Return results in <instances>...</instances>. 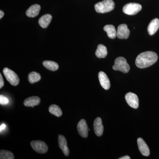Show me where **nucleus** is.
<instances>
[{
    "label": "nucleus",
    "mask_w": 159,
    "mask_h": 159,
    "mask_svg": "<svg viewBox=\"0 0 159 159\" xmlns=\"http://www.w3.org/2000/svg\"><path fill=\"white\" fill-rule=\"evenodd\" d=\"M3 73L6 79L9 81L11 85L16 86L20 82V79L17 74L8 68H5L3 70Z\"/></svg>",
    "instance_id": "nucleus-4"
},
{
    "label": "nucleus",
    "mask_w": 159,
    "mask_h": 159,
    "mask_svg": "<svg viewBox=\"0 0 159 159\" xmlns=\"http://www.w3.org/2000/svg\"><path fill=\"white\" fill-rule=\"evenodd\" d=\"M9 100L8 98H6V97L2 95H1L0 96V104L1 105H7V104H9Z\"/></svg>",
    "instance_id": "nucleus-24"
},
{
    "label": "nucleus",
    "mask_w": 159,
    "mask_h": 159,
    "mask_svg": "<svg viewBox=\"0 0 159 159\" xmlns=\"http://www.w3.org/2000/svg\"><path fill=\"white\" fill-rule=\"evenodd\" d=\"M115 4L112 0H103L95 5V9L98 13L109 12L115 8Z\"/></svg>",
    "instance_id": "nucleus-2"
},
{
    "label": "nucleus",
    "mask_w": 159,
    "mask_h": 159,
    "mask_svg": "<svg viewBox=\"0 0 159 159\" xmlns=\"http://www.w3.org/2000/svg\"><path fill=\"white\" fill-rule=\"evenodd\" d=\"M41 79V77L39 73L35 72H32L29 74L28 76V79L29 82L31 84H34L39 81Z\"/></svg>",
    "instance_id": "nucleus-22"
},
{
    "label": "nucleus",
    "mask_w": 159,
    "mask_h": 159,
    "mask_svg": "<svg viewBox=\"0 0 159 159\" xmlns=\"http://www.w3.org/2000/svg\"><path fill=\"white\" fill-rule=\"evenodd\" d=\"M4 81L3 80L2 76V74H0V89H2L4 86Z\"/></svg>",
    "instance_id": "nucleus-25"
},
{
    "label": "nucleus",
    "mask_w": 159,
    "mask_h": 159,
    "mask_svg": "<svg viewBox=\"0 0 159 159\" xmlns=\"http://www.w3.org/2000/svg\"><path fill=\"white\" fill-rule=\"evenodd\" d=\"M40 9V6L38 4L32 5L26 11V15L29 17H35L39 13Z\"/></svg>",
    "instance_id": "nucleus-15"
},
{
    "label": "nucleus",
    "mask_w": 159,
    "mask_h": 159,
    "mask_svg": "<svg viewBox=\"0 0 159 159\" xmlns=\"http://www.w3.org/2000/svg\"><path fill=\"white\" fill-rule=\"evenodd\" d=\"M52 16L51 14H45L40 18L39 23L41 27L43 29H46L52 20Z\"/></svg>",
    "instance_id": "nucleus-17"
},
{
    "label": "nucleus",
    "mask_w": 159,
    "mask_h": 159,
    "mask_svg": "<svg viewBox=\"0 0 159 159\" xmlns=\"http://www.w3.org/2000/svg\"><path fill=\"white\" fill-rule=\"evenodd\" d=\"M142 9V6L138 3H129L126 4L123 8V11L129 15H134Z\"/></svg>",
    "instance_id": "nucleus-5"
},
{
    "label": "nucleus",
    "mask_w": 159,
    "mask_h": 159,
    "mask_svg": "<svg viewBox=\"0 0 159 159\" xmlns=\"http://www.w3.org/2000/svg\"><path fill=\"white\" fill-rule=\"evenodd\" d=\"M15 157L13 154L9 151L2 150L0 152V159H14Z\"/></svg>",
    "instance_id": "nucleus-23"
},
{
    "label": "nucleus",
    "mask_w": 159,
    "mask_h": 159,
    "mask_svg": "<svg viewBox=\"0 0 159 159\" xmlns=\"http://www.w3.org/2000/svg\"><path fill=\"white\" fill-rule=\"evenodd\" d=\"M125 99L129 105L132 108L137 109L139 106V99L138 96L132 93H128L125 96Z\"/></svg>",
    "instance_id": "nucleus-7"
},
{
    "label": "nucleus",
    "mask_w": 159,
    "mask_h": 159,
    "mask_svg": "<svg viewBox=\"0 0 159 159\" xmlns=\"http://www.w3.org/2000/svg\"><path fill=\"white\" fill-rule=\"evenodd\" d=\"M138 147L141 153L144 156H148L150 154V151L148 145L142 138H139L137 140Z\"/></svg>",
    "instance_id": "nucleus-11"
},
{
    "label": "nucleus",
    "mask_w": 159,
    "mask_h": 159,
    "mask_svg": "<svg viewBox=\"0 0 159 159\" xmlns=\"http://www.w3.org/2000/svg\"><path fill=\"white\" fill-rule=\"evenodd\" d=\"M103 30L107 33L108 37L114 39L117 36V31L112 25H107L104 26Z\"/></svg>",
    "instance_id": "nucleus-18"
},
{
    "label": "nucleus",
    "mask_w": 159,
    "mask_h": 159,
    "mask_svg": "<svg viewBox=\"0 0 159 159\" xmlns=\"http://www.w3.org/2000/svg\"><path fill=\"white\" fill-rule=\"evenodd\" d=\"M31 145L33 149L39 153H45L48 150V145L43 141H32L31 142Z\"/></svg>",
    "instance_id": "nucleus-6"
},
{
    "label": "nucleus",
    "mask_w": 159,
    "mask_h": 159,
    "mask_svg": "<svg viewBox=\"0 0 159 159\" xmlns=\"http://www.w3.org/2000/svg\"><path fill=\"white\" fill-rule=\"evenodd\" d=\"M4 15V13L2 10L0 11V19H2Z\"/></svg>",
    "instance_id": "nucleus-28"
},
{
    "label": "nucleus",
    "mask_w": 159,
    "mask_h": 159,
    "mask_svg": "<svg viewBox=\"0 0 159 159\" xmlns=\"http://www.w3.org/2000/svg\"><path fill=\"white\" fill-rule=\"evenodd\" d=\"M41 99L38 97H31L27 98L24 102V105L29 107H34L35 106L39 105Z\"/></svg>",
    "instance_id": "nucleus-14"
},
{
    "label": "nucleus",
    "mask_w": 159,
    "mask_h": 159,
    "mask_svg": "<svg viewBox=\"0 0 159 159\" xmlns=\"http://www.w3.org/2000/svg\"><path fill=\"white\" fill-rule=\"evenodd\" d=\"M113 69L115 70L121 71L123 73H127L130 70V66L124 57H120L115 60Z\"/></svg>",
    "instance_id": "nucleus-3"
},
{
    "label": "nucleus",
    "mask_w": 159,
    "mask_h": 159,
    "mask_svg": "<svg viewBox=\"0 0 159 159\" xmlns=\"http://www.w3.org/2000/svg\"><path fill=\"white\" fill-rule=\"evenodd\" d=\"M77 129L79 134L81 137L84 138H87L89 129L85 120L82 119L79 121L77 124Z\"/></svg>",
    "instance_id": "nucleus-8"
},
{
    "label": "nucleus",
    "mask_w": 159,
    "mask_h": 159,
    "mask_svg": "<svg viewBox=\"0 0 159 159\" xmlns=\"http://www.w3.org/2000/svg\"><path fill=\"white\" fill-rule=\"evenodd\" d=\"M129 29L125 24L119 25L117 29V36L120 39H126L129 34Z\"/></svg>",
    "instance_id": "nucleus-9"
},
{
    "label": "nucleus",
    "mask_w": 159,
    "mask_h": 159,
    "mask_svg": "<svg viewBox=\"0 0 159 159\" xmlns=\"http://www.w3.org/2000/svg\"><path fill=\"white\" fill-rule=\"evenodd\" d=\"M159 28V20L155 18L151 21L148 25V33L151 35H153L157 31Z\"/></svg>",
    "instance_id": "nucleus-16"
},
{
    "label": "nucleus",
    "mask_w": 159,
    "mask_h": 159,
    "mask_svg": "<svg viewBox=\"0 0 159 159\" xmlns=\"http://www.w3.org/2000/svg\"><path fill=\"white\" fill-rule=\"evenodd\" d=\"M98 77L101 86L104 89H109L110 87V82L106 74L102 71H100L98 74Z\"/></svg>",
    "instance_id": "nucleus-10"
},
{
    "label": "nucleus",
    "mask_w": 159,
    "mask_h": 159,
    "mask_svg": "<svg viewBox=\"0 0 159 159\" xmlns=\"http://www.w3.org/2000/svg\"><path fill=\"white\" fill-rule=\"evenodd\" d=\"M44 66L50 70L55 71L57 70L59 68V66L57 63L51 61H45L43 62Z\"/></svg>",
    "instance_id": "nucleus-20"
},
{
    "label": "nucleus",
    "mask_w": 159,
    "mask_h": 159,
    "mask_svg": "<svg viewBox=\"0 0 159 159\" xmlns=\"http://www.w3.org/2000/svg\"><path fill=\"white\" fill-rule=\"evenodd\" d=\"M6 128V125H5V124H2V125H1V126H0V130H1V132H2V131L5 129Z\"/></svg>",
    "instance_id": "nucleus-26"
},
{
    "label": "nucleus",
    "mask_w": 159,
    "mask_h": 159,
    "mask_svg": "<svg viewBox=\"0 0 159 159\" xmlns=\"http://www.w3.org/2000/svg\"><path fill=\"white\" fill-rule=\"evenodd\" d=\"M158 59L156 53L148 51L139 54L135 61L136 65L140 69L145 68L154 64Z\"/></svg>",
    "instance_id": "nucleus-1"
},
{
    "label": "nucleus",
    "mask_w": 159,
    "mask_h": 159,
    "mask_svg": "<svg viewBox=\"0 0 159 159\" xmlns=\"http://www.w3.org/2000/svg\"><path fill=\"white\" fill-rule=\"evenodd\" d=\"M58 145L60 148L66 156H68L70 153V151L67 146L66 139L64 136L59 135L58 138Z\"/></svg>",
    "instance_id": "nucleus-12"
},
{
    "label": "nucleus",
    "mask_w": 159,
    "mask_h": 159,
    "mask_svg": "<svg viewBox=\"0 0 159 159\" xmlns=\"http://www.w3.org/2000/svg\"><path fill=\"white\" fill-rule=\"evenodd\" d=\"M107 54V49L106 47L103 45L99 44L97 47L96 51V55L98 58H104Z\"/></svg>",
    "instance_id": "nucleus-19"
},
{
    "label": "nucleus",
    "mask_w": 159,
    "mask_h": 159,
    "mask_svg": "<svg viewBox=\"0 0 159 159\" xmlns=\"http://www.w3.org/2000/svg\"><path fill=\"white\" fill-rule=\"evenodd\" d=\"M130 157L128 156H124L123 157H122L120 158L119 159H130Z\"/></svg>",
    "instance_id": "nucleus-27"
},
{
    "label": "nucleus",
    "mask_w": 159,
    "mask_h": 159,
    "mask_svg": "<svg viewBox=\"0 0 159 159\" xmlns=\"http://www.w3.org/2000/svg\"><path fill=\"white\" fill-rule=\"evenodd\" d=\"M49 111L52 115L57 117H60L62 115V112L58 106L53 104L49 107Z\"/></svg>",
    "instance_id": "nucleus-21"
},
{
    "label": "nucleus",
    "mask_w": 159,
    "mask_h": 159,
    "mask_svg": "<svg viewBox=\"0 0 159 159\" xmlns=\"http://www.w3.org/2000/svg\"><path fill=\"white\" fill-rule=\"evenodd\" d=\"M94 129L95 134L98 137L101 136L103 134V126L102 124V119L97 117L94 122Z\"/></svg>",
    "instance_id": "nucleus-13"
}]
</instances>
